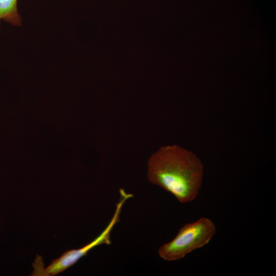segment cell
<instances>
[{"label": "cell", "mask_w": 276, "mask_h": 276, "mask_svg": "<svg viewBox=\"0 0 276 276\" xmlns=\"http://www.w3.org/2000/svg\"><path fill=\"white\" fill-rule=\"evenodd\" d=\"M214 222L202 217L197 221L185 225L175 237L161 246L158 251L161 258L167 261H176L207 244L216 232Z\"/></svg>", "instance_id": "cell-2"}, {"label": "cell", "mask_w": 276, "mask_h": 276, "mask_svg": "<svg viewBox=\"0 0 276 276\" xmlns=\"http://www.w3.org/2000/svg\"><path fill=\"white\" fill-rule=\"evenodd\" d=\"M203 166L193 152L177 145L162 147L149 159V181L171 193L178 201L194 200L200 188Z\"/></svg>", "instance_id": "cell-1"}, {"label": "cell", "mask_w": 276, "mask_h": 276, "mask_svg": "<svg viewBox=\"0 0 276 276\" xmlns=\"http://www.w3.org/2000/svg\"><path fill=\"white\" fill-rule=\"evenodd\" d=\"M17 0H0V20L13 26L21 25V18L17 10Z\"/></svg>", "instance_id": "cell-4"}, {"label": "cell", "mask_w": 276, "mask_h": 276, "mask_svg": "<svg viewBox=\"0 0 276 276\" xmlns=\"http://www.w3.org/2000/svg\"><path fill=\"white\" fill-rule=\"evenodd\" d=\"M120 190V198L116 204L114 213L106 227L96 238L79 249L66 251L60 257L53 261L46 268L43 267L41 258L37 257L33 264L34 270L32 275H56L73 265L95 247L103 244L110 245V234L115 224L120 221L122 207L127 199L133 196L132 194L126 192L123 189Z\"/></svg>", "instance_id": "cell-3"}]
</instances>
